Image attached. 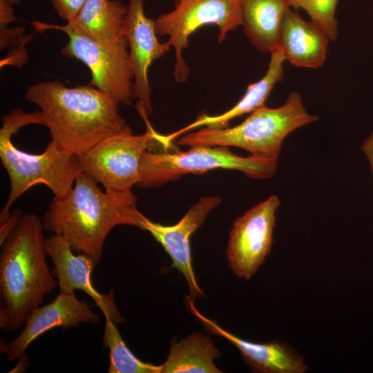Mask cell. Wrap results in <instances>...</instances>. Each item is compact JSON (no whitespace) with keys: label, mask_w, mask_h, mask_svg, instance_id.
I'll return each instance as SVG.
<instances>
[{"label":"cell","mask_w":373,"mask_h":373,"mask_svg":"<svg viewBox=\"0 0 373 373\" xmlns=\"http://www.w3.org/2000/svg\"><path fill=\"white\" fill-rule=\"evenodd\" d=\"M270 55V61L265 75L258 82L248 86L245 95L234 106L218 115H201L194 122L180 130L169 135H163L164 142L171 144L175 137L202 126L216 128L226 127L233 119L245 113H251L265 105L274 86L283 79V62L285 61L283 53L278 48L271 52Z\"/></svg>","instance_id":"cell-17"},{"label":"cell","mask_w":373,"mask_h":373,"mask_svg":"<svg viewBox=\"0 0 373 373\" xmlns=\"http://www.w3.org/2000/svg\"><path fill=\"white\" fill-rule=\"evenodd\" d=\"M97 183L82 172L66 194L53 197L42 224L44 231L64 236L75 254L98 264L111 230L118 225L140 228L143 214L132 191L103 192Z\"/></svg>","instance_id":"cell-1"},{"label":"cell","mask_w":373,"mask_h":373,"mask_svg":"<svg viewBox=\"0 0 373 373\" xmlns=\"http://www.w3.org/2000/svg\"><path fill=\"white\" fill-rule=\"evenodd\" d=\"M221 202L218 196H204L193 204L175 224L165 226L151 221L143 215L140 229L148 231L162 246L172 260V267L185 278L192 300L204 296L192 265L190 246L191 235L203 224L209 213Z\"/></svg>","instance_id":"cell-12"},{"label":"cell","mask_w":373,"mask_h":373,"mask_svg":"<svg viewBox=\"0 0 373 373\" xmlns=\"http://www.w3.org/2000/svg\"><path fill=\"white\" fill-rule=\"evenodd\" d=\"M44 231L37 214L21 215L1 245L0 327L5 333L23 326L58 285L46 260Z\"/></svg>","instance_id":"cell-3"},{"label":"cell","mask_w":373,"mask_h":373,"mask_svg":"<svg viewBox=\"0 0 373 373\" xmlns=\"http://www.w3.org/2000/svg\"><path fill=\"white\" fill-rule=\"evenodd\" d=\"M12 6L19 5L21 0H3Z\"/></svg>","instance_id":"cell-28"},{"label":"cell","mask_w":373,"mask_h":373,"mask_svg":"<svg viewBox=\"0 0 373 373\" xmlns=\"http://www.w3.org/2000/svg\"><path fill=\"white\" fill-rule=\"evenodd\" d=\"M317 119L318 117L307 112L299 93L292 92L280 107L271 108L263 105L236 126H205L186 134L177 144L190 147L235 146L247 151L253 156L278 160L285 138L296 128Z\"/></svg>","instance_id":"cell-5"},{"label":"cell","mask_w":373,"mask_h":373,"mask_svg":"<svg viewBox=\"0 0 373 373\" xmlns=\"http://www.w3.org/2000/svg\"><path fill=\"white\" fill-rule=\"evenodd\" d=\"M14 10L12 6L3 0H0V25L1 27L8 26L14 21Z\"/></svg>","instance_id":"cell-26"},{"label":"cell","mask_w":373,"mask_h":373,"mask_svg":"<svg viewBox=\"0 0 373 373\" xmlns=\"http://www.w3.org/2000/svg\"><path fill=\"white\" fill-rule=\"evenodd\" d=\"M0 129V158L10 182L8 200L0 215V223L10 217L11 205L28 189L44 184L54 196L66 194L82 172L75 154L62 149L51 140L41 154H32L17 149L11 137L29 124H44L41 111L25 113L12 109L2 118Z\"/></svg>","instance_id":"cell-4"},{"label":"cell","mask_w":373,"mask_h":373,"mask_svg":"<svg viewBox=\"0 0 373 373\" xmlns=\"http://www.w3.org/2000/svg\"><path fill=\"white\" fill-rule=\"evenodd\" d=\"M186 297L191 312L204 327L211 334L220 336L235 345L253 372L303 373L307 370V366L303 363V357L286 343L277 341L258 343L240 338L202 314L195 307L193 300L190 296Z\"/></svg>","instance_id":"cell-15"},{"label":"cell","mask_w":373,"mask_h":373,"mask_svg":"<svg viewBox=\"0 0 373 373\" xmlns=\"http://www.w3.org/2000/svg\"><path fill=\"white\" fill-rule=\"evenodd\" d=\"M103 346L110 350L108 373H162V365L145 363L137 358L126 346L116 325L105 316Z\"/></svg>","instance_id":"cell-21"},{"label":"cell","mask_w":373,"mask_h":373,"mask_svg":"<svg viewBox=\"0 0 373 373\" xmlns=\"http://www.w3.org/2000/svg\"><path fill=\"white\" fill-rule=\"evenodd\" d=\"M146 131L135 135L128 126L84 153L75 155L82 172L111 193L131 191L140 179L141 161L146 151H157L162 147L160 135L149 120ZM163 149V148H162Z\"/></svg>","instance_id":"cell-8"},{"label":"cell","mask_w":373,"mask_h":373,"mask_svg":"<svg viewBox=\"0 0 373 373\" xmlns=\"http://www.w3.org/2000/svg\"><path fill=\"white\" fill-rule=\"evenodd\" d=\"M218 169L238 170L251 178L267 179L275 175L277 160L241 157L218 146H195L185 151H146L142 158L137 185L157 187L186 174L204 175Z\"/></svg>","instance_id":"cell-6"},{"label":"cell","mask_w":373,"mask_h":373,"mask_svg":"<svg viewBox=\"0 0 373 373\" xmlns=\"http://www.w3.org/2000/svg\"><path fill=\"white\" fill-rule=\"evenodd\" d=\"M219 357L220 352L209 336L194 333L172 343L162 373H220L214 363Z\"/></svg>","instance_id":"cell-20"},{"label":"cell","mask_w":373,"mask_h":373,"mask_svg":"<svg viewBox=\"0 0 373 373\" xmlns=\"http://www.w3.org/2000/svg\"><path fill=\"white\" fill-rule=\"evenodd\" d=\"M99 315L75 294L59 293L49 304L37 307L28 316L21 333L12 341L1 345L0 351L12 361L25 355L28 346L47 331L61 327H77L81 323H97Z\"/></svg>","instance_id":"cell-14"},{"label":"cell","mask_w":373,"mask_h":373,"mask_svg":"<svg viewBox=\"0 0 373 373\" xmlns=\"http://www.w3.org/2000/svg\"><path fill=\"white\" fill-rule=\"evenodd\" d=\"M242 0H178L172 11L162 14L155 21L158 37L167 35V41L175 50L173 71L176 82L186 81L189 68L183 59L189 38L199 28L216 25L219 29L218 42L227 35L242 26Z\"/></svg>","instance_id":"cell-9"},{"label":"cell","mask_w":373,"mask_h":373,"mask_svg":"<svg viewBox=\"0 0 373 373\" xmlns=\"http://www.w3.org/2000/svg\"><path fill=\"white\" fill-rule=\"evenodd\" d=\"M361 149L369 161L371 171L373 174V132H372L364 141L361 146Z\"/></svg>","instance_id":"cell-27"},{"label":"cell","mask_w":373,"mask_h":373,"mask_svg":"<svg viewBox=\"0 0 373 373\" xmlns=\"http://www.w3.org/2000/svg\"><path fill=\"white\" fill-rule=\"evenodd\" d=\"M289 7L301 8L307 12L311 21L316 23L330 41L336 39L338 25L335 18L338 0H287Z\"/></svg>","instance_id":"cell-22"},{"label":"cell","mask_w":373,"mask_h":373,"mask_svg":"<svg viewBox=\"0 0 373 373\" xmlns=\"http://www.w3.org/2000/svg\"><path fill=\"white\" fill-rule=\"evenodd\" d=\"M32 25L39 32L56 30L64 32L67 43L61 54L84 63L89 69V85L105 93L118 104L131 106L134 99V75L125 37L99 40L87 37L66 25L34 21Z\"/></svg>","instance_id":"cell-7"},{"label":"cell","mask_w":373,"mask_h":373,"mask_svg":"<svg viewBox=\"0 0 373 373\" xmlns=\"http://www.w3.org/2000/svg\"><path fill=\"white\" fill-rule=\"evenodd\" d=\"M21 215V211L20 210L15 211L13 213L10 214L8 219L3 224H1L0 245L3 244Z\"/></svg>","instance_id":"cell-25"},{"label":"cell","mask_w":373,"mask_h":373,"mask_svg":"<svg viewBox=\"0 0 373 373\" xmlns=\"http://www.w3.org/2000/svg\"><path fill=\"white\" fill-rule=\"evenodd\" d=\"M45 251L55 265L53 272L58 278L59 293L73 294L75 290H82L115 325L125 321L115 305L114 291L102 294L93 287L91 276L97 264L93 259L82 254H75L66 238L60 234L46 238Z\"/></svg>","instance_id":"cell-13"},{"label":"cell","mask_w":373,"mask_h":373,"mask_svg":"<svg viewBox=\"0 0 373 373\" xmlns=\"http://www.w3.org/2000/svg\"><path fill=\"white\" fill-rule=\"evenodd\" d=\"M25 97L40 108L51 140L75 155L128 126L119 104L89 84L68 88L58 81H44L30 86Z\"/></svg>","instance_id":"cell-2"},{"label":"cell","mask_w":373,"mask_h":373,"mask_svg":"<svg viewBox=\"0 0 373 373\" xmlns=\"http://www.w3.org/2000/svg\"><path fill=\"white\" fill-rule=\"evenodd\" d=\"M280 205L276 195L256 204L233 222L226 250L232 271L249 280L271 251L276 211Z\"/></svg>","instance_id":"cell-10"},{"label":"cell","mask_w":373,"mask_h":373,"mask_svg":"<svg viewBox=\"0 0 373 373\" xmlns=\"http://www.w3.org/2000/svg\"><path fill=\"white\" fill-rule=\"evenodd\" d=\"M23 28H8V26L1 27V49H5L10 45H15L23 36Z\"/></svg>","instance_id":"cell-24"},{"label":"cell","mask_w":373,"mask_h":373,"mask_svg":"<svg viewBox=\"0 0 373 373\" xmlns=\"http://www.w3.org/2000/svg\"><path fill=\"white\" fill-rule=\"evenodd\" d=\"M86 0H50L55 10L66 23L79 12Z\"/></svg>","instance_id":"cell-23"},{"label":"cell","mask_w":373,"mask_h":373,"mask_svg":"<svg viewBox=\"0 0 373 373\" xmlns=\"http://www.w3.org/2000/svg\"><path fill=\"white\" fill-rule=\"evenodd\" d=\"M330 41L314 21H306L287 8L283 12L279 30L278 49L291 64L316 68L324 63Z\"/></svg>","instance_id":"cell-16"},{"label":"cell","mask_w":373,"mask_h":373,"mask_svg":"<svg viewBox=\"0 0 373 373\" xmlns=\"http://www.w3.org/2000/svg\"><path fill=\"white\" fill-rule=\"evenodd\" d=\"M128 6L119 0H86L70 27L90 38L111 40L124 36Z\"/></svg>","instance_id":"cell-19"},{"label":"cell","mask_w":373,"mask_h":373,"mask_svg":"<svg viewBox=\"0 0 373 373\" xmlns=\"http://www.w3.org/2000/svg\"><path fill=\"white\" fill-rule=\"evenodd\" d=\"M287 0H242V26L252 44L263 52L278 48L279 30Z\"/></svg>","instance_id":"cell-18"},{"label":"cell","mask_w":373,"mask_h":373,"mask_svg":"<svg viewBox=\"0 0 373 373\" xmlns=\"http://www.w3.org/2000/svg\"><path fill=\"white\" fill-rule=\"evenodd\" d=\"M127 6L124 34L134 75V99H137L135 107L145 121L153 111L148 77L149 67L154 60L165 55L171 46L167 41L159 42L155 21L144 13V0H128Z\"/></svg>","instance_id":"cell-11"}]
</instances>
